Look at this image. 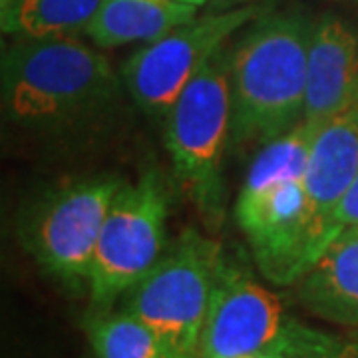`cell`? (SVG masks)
<instances>
[{"instance_id":"obj_14","label":"cell","mask_w":358,"mask_h":358,"mask_svg":"<svg viewBox=\"0 0 358 358\" xmlns=\"http://www.w3.org/2000/svg\"><path fill=\"white\" fill-rule=\"evenodd\" d=\"M100 4L102 0H0V26L14 38L78 36Z\"/></svg>"},{"instance_id":"obj_15","label":"cell","mask_w":358,"mask_h":358,"mask_svg":"<svg viewBox=\"0 0 358 358\" xmlns=\"http://www.w3.org/2000/svg\"><path fill=\"white\" fill-rule=\"evenodd\" d=\"M86 331L96 358H169L157 334L124 308L92 313Z\"/></svg>"},{"instance_id":"obj_4","label":"cell","mask_w":358,"mask_h":358,"mask_svg":"<svg viewBox=\"0 0 358 358\" xmlns=\"http://www.w3.org/2000/svg\"><path fill=\"white\" fill-rule=\"evenodd\" d=\"M229 143V64L223 46L166 114V145L173 176L211 229H219L225 217L223 155Z\"/></svg>"},{"instance_id":"obj_1","label":"cell","mask_w":358,"mask_h":358,"mask_svg":"<svg viewBox=\"0 0 358 358\" xmlns=\"http://www.w3.org/2000/svg\"><path fill=\"white\" fill-rule=\"evenodd\" d=\"M313 30L307 14H267L227 48L233 148L267 145L303 122Z\"/></svg>"},{"instance_id":"obj_17","label":"cell","mask_w":358,"mask_h":358,"mask_svg":"<svg viewBox=\"0 0 358 358\" xmlns=\"http://www.w3.org/2000/svg\"><path fill=\"white\" fill-rule=\"evenodd\" d=\"M346 229H358V173L346 189L334 217V237Z\"/></svg>"},{"instance_id":"obj_11","label":"cell","mask_w":358,"mask_h":358,"mask_svg":"<svg viewBox=\"0 0 358 358\" xmlns=\"http://www.w3.org/2000/svg\"><path fill=\"white\" fill-rule=\"evenodd\" d=\"M358 106V34L336 14L315 20L308 48L305 117L324 124Z\"/></svg>"},{"instance_id":"obj_3","label":"cell","mask_w":358,"mask_h":358,"mask_svg":"<svg viewBox=\"0 0 358 358\" xmlns=\"http://www.w3.org/2000/svg\"><path fill=\"white\" fill-rule=\"evenodd\" d=\"M322 124L303 120L263 145L235 201V221L249 241L259 271L275 285L301 279L299 241L305 217V171Z\"/></svg>"},{"instance_id":"obj_8","label":"cell","mask_w":358,"mask_h":358,"mask_svg":"<svg viewBox=\"0 0 358 358\" xmlns=\"http://www.w3.org/2000/svg\"><path fill=\"white\" fill-rule=\"evenodd\" d=\"M259 14L257 6L195 16L134 52L122 68L129 96L152 117H166L179 94L225 42Z\"/></svg>"},{"instance_id":"obj_6","label":"cell","mask_w":358,"mask_h":358,"mask_svg":"<svg viewBox=\"0 0 358 358\" xmlns=\"http://www.w3.org/2000/svg\"><path fill=\"white\" fill-rule=\"evenodd\" d=\"M169 195L157 169L122 183L103 221L88 281L92 313L112 310L166 255Z\"/></svg>"},{"instance_id":"obj_19","label":"cell","mask_w":358,"mask_h":358,"mask_svg":"<svg viewBox=\"0 0 358 358\" xmlns=\"http://www.w3.org/2000/svg\"><path fill=\"white\" fill-rule=\"evenodd\" d=\"M241 358H268L265 352H259V355H249V357H241Z\"/></svg>"},{"instance_id":"obj_13","label":"cell","mask_w":358,"mask_h":358,"mask_svg":"<svg viewBox=\"0 0 358 358\" xmlns=\"http://www.w3.org/2000/svg\"><path fill=\"white\" fill-rule=\"evenodd\" d=\"M195 14L197 6L179 0H102L84 34L98 48L148 44L187 24Z\"/></svg>"},{"instance_id":"obj_5","label":"cell","mask_w":358,"mask_h":358,"mask_svg":"<svg viewBox=\"0 0 358 358\" xmlns=\"http://www.w3.org/2000/svg\"><path fill=\"white\" fill-rule=\"evenodd\" d=\"M221 257L219 243L187 227L159 263L124 294V310L157 334L169 358H199Z\"/></svg>"},{"instance_id":"obj_16","label":"cell","mask_w":358,"mask_h":358,"mask_svg":"<svg viewBox=\"0 0 358 358\" xmlns=\"http://www.w3.org/2000/svg\"><path fill=\"white\" fill-rule=\"evenodd\" d=\"M265 355L268 358H358V341L334 336L291 317Z\"/></svg>"},{"instance_id":"obj_12","label":"cell","mask_w":358,"mask_h":358,"mask_svg":"<svg viewBox=\"0 0 358 358\" xmlns=\"http://www.w3.org/2000/svg\"><path fill=\"white\" fill-rule=\"evenodd\" d=\"M296 301L317 319L358 331V229L327 245L296 281Z\"/></svg>"},{"instance_id":"obj_10","label":"cell","mask_w":358,"mask_h":358,"mask_svg":"<svg viewBox=\"0 0 358 358\" xmlns=\"http://www.w3.org/2000/svg\"><path fill=\"white\" fill-rule=\"evenodd\" d=\"M358 173V106L324 122L305 171V217L299 241L301 277L334 239L336 209Z\"/></svg>"},{"instance_id":"obj_7","label":"cell","mask_w":358,"mask_h":358,"mask_svg":"<svg viewBox=\"0 0 358 358\" xmlns=\"http://www.w3.org/2000/svg\"><path fill=\"white\" fill-rule=\"evenodd\" d=\"M117 178H90L48 193L26 213L22 245L40 267L68 287H88L103 221L122 187Z\"/></svg>"},{"instance_id":"obj_18","label":"cell","mask_w":358,"mask_h":358,"mask_svg":"<svg viewBox=\"0 0 358 358\" xmlns=\"http://www.w3.org/2000/svg\"><path fill=\"white\" fill-rule=\"evenodd\" d=\"M179 2H187V4H193V6H201L205 0H179Z\"/></svg>"},{"instance_id":"obj_2","label":"cell","mask_w":358,"mask_h":358,"mask_svg":"<svg viewBox=\"0 0 358 358\" xmlns=\"http://www.w3.org/2000/svg\"><path fill=\"white\" fill-rule=\"evenodd\" d=\"M108 58L78 36H22L2 56V108L22 128L86 122L117 100Z\"/></svg>"},{"instance_id":"obj_9","label":"cell","mask_w":358,"mask_h":358,"mask_svg":"<svg viewBox=\"0 0 358 358\" xmlns=\"http://www.w3.org/2000/svg\"><path fill=\"white\" fill-rule=\"evenodd\" d=\"M289 319L277 294L223 255L201 331L199 358L265 352L281 336Z\"/></svg>"},{"instance_id":"obj_20","label":"cell","mask_w":358,"mask_h":358,"mask_svg":"<svg viewBox=\"0 0 358 358\" xmlns=\"http://www.w3.org/2000/svg\"><path fill=\"white\" fill-rule=\"evenodd\" d=\"M352 338H357V341H358V331L355 334H352Z\"/></svg>"}]
</instances>
